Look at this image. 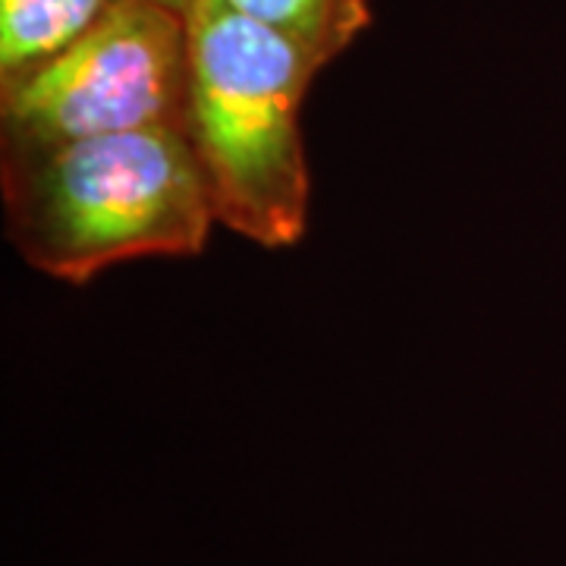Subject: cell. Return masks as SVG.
Masks as SVG:
<instances>
[{"label":"cell","instance_id":"obj_1","mask_svg":"<svg viewBox=\"0 0 566 566\" xmlns=\"http://www.w3.org/2000/svg\"><path fill=\"white\" fill-rule=\"evenodd\" d=\"M3 205L22 259L70 283L129 259L196 255L214 221L186 123L3 145Z\"/></svg>","mask_w":566,"mask_h":566},{"label":"cell","instance_id":"obj_2","mask_svg":"<svg viewBox=\"0 0 566 566\" xmlns=\"http://www.w3.org/2000/svg\"><path fill=\"white\" fill-rule=\"evenodd\" d=\"M186 54V129L214 221L264 249L300 243L308 214L300 104L322 63L223 0H192Z\"/></svg>","mask_w":566,"mask_h":566},{"label":"cell","instance_id":"obj_3","mask_svg":"<svg viewBox=\"0 0 566 566\" xmlns=\"http://www.w3.org/2000/svg\"><path fill=\"white\" fill-rule=\"evenodd\" d=\"M186 13L114 0L57 57L0 80L3 145H57L186 123Z\"/></svg>","mask_w":566,"mask_h":566},{"label":"cell","instance_id":"obj_5","mask_svg":"<svg viewBox=\"0 0 566 566\" xmlns=\"http://www.w3.org/2000/svg\"><path fill=\"white\" fill-rule=\"evenodd\" d=\"M223 3L303 44L322 66L340 57L371 22L368 0H223Z\"/></svg>","mask_w":566,"mask_h":566},{"label":"cell","instance_id":"obj_6","mask_svg":"<svg viewBox=\"0 0 566 566\" xmlns=\"http://www.w3.org/2000/svg\"><path fill=\"white\" fill-rule=\"evenodd\" d=\"M158 3H167V7H174V10H180V13H186V10L192 7V0H158Z\"/></svg>","mask_w":566,"mask_h":566},{"label":"cell","instance_id":"obj_4","mask_svg":"<svg viewBox=\"0 0 566 566\" xmlns=\"http://www.w3.org/2000/svg\"><path fill=\"white\" fill-rule=\"evenodd\" d=\"M114 0H0V80L57 57Z\"/></svg>","mask_w":566,"mask_h":566}]
</instances>
